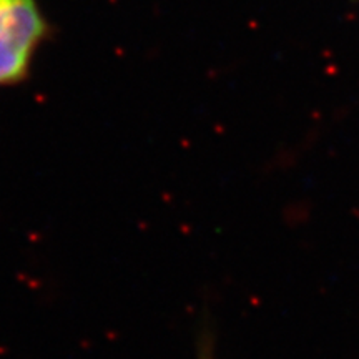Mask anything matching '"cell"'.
Masks as SVG:
<instances>
[{
    "label": "cell",
    "mask_w": 359,
    "mask_h": 359,
    "mask_svg": "<svg viewBox=\"0 0 359 359\" xmlns=\"http://www.w3.org/2000/svg\"><path fill=\"white\" fill-rule=\"evenodd\" d=\"M45 30L37 0H0V87L27 77Z\"/></svg>",
    "instance_id": "obj_1"
},
{
    "label": "cell",
    "mask_w": 359,
    "mask_h": 359,
    "mask_svg": "<svg viewBox=\"0 0 359 359\" xmlns=\"http://www.w3.org/2000/svg\"><path fill=\"white\" fill-rule=\"evenodd\" d=\"M198 359H215L213 336H212V333H208V331H205L203 336H201V339H200Z\"/></svg>",
    "instance_id": "obj_2"
}]
</instances>
